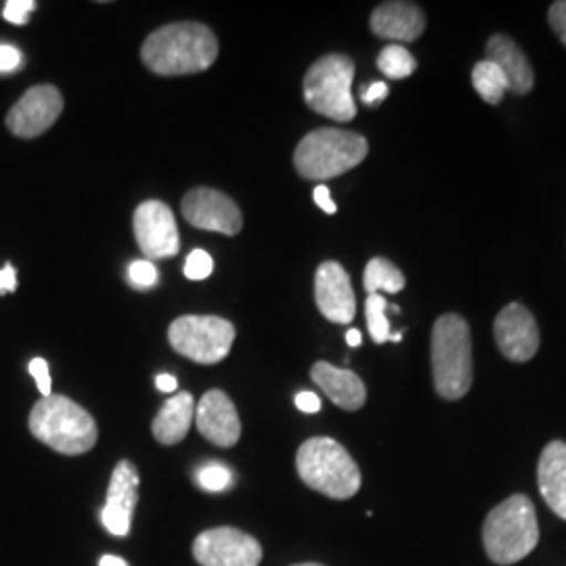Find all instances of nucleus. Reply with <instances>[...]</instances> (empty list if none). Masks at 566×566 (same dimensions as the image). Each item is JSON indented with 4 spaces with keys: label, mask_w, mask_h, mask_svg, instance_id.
Listing matches in <instances>:
<instances>
[{
    "label": "nucleus",
    "mask_w": 566,
    "mask_h": 566,
    "mask_svg": "<svg viewBox=\"0 0 566 566\" xmlns=\"http://www.w3.org/2000/svg\"><path fill=\"white\" fill-rule=\"evenodd\" d=\"M219 55L214 32L196 21L168 23L143 42V63L160 76H182L208 70Z\"/></svg>",
    "instance_id": "obj_1"
},
{
    "label": "nucleus",
    "mask_w": 566,
    "mask_h": 566,
    "mask_svg": "<svg viewBox=\"0 0 566 566\" xmlns=\"http://www.w3.org/2000/svg\"><path fill=\"white\" fill-rule=\"evenodd\" d=\"M30 432L61 455H82L97 446L99 430L95 418L67 397H42L30 411Z\"/></svg>",
    "instance_id": "obj_2"
},
{
    "label": "nucleus",
    "mask_w": 566,
    "mask_h": 566,
    "mask_svg": "<svg viewBox=\"0 0 566 566\" xmlns=\"http://www.w3.org/2000/svg\"><path fill=\"white\" fill-rule=\"evenodd\" d=\"M430 359L439 397L447 401H458L465 397L474 378V365L470 327L464 317L449 313L437 319L432 327Z\"/></svg>",
    "instance_id": "obj_3"
},
{
    "label": "nucleus",
    "mask_w": 566,
    "mask_h": 566,
    "mask_svg": "<svg viewBox=\"0 0 566 566\" xmlns=\"http://www.w3.org/2000/svg\"><path fill=\"white\" fill-rule=\"evenodd\" d=\"M537 542V514L526 495H512L489 512L483 526V544L486 556L495 565H516L535 549Z\"/></svg>",
    "instance_id": "obj_4"
},
{
    "label": "nucleus",
    "mask_w": 566,
    "mask_h": 566,
    "mask_svg": "<svg viewBox=\"0 0 566 566\" xmlns=\"http://www.w3.org/2000/svg\"><path fill=\"white\" fill-rule=\"evenodd\" d=\"M296 470L306 486L329 500H350L361 489V470L338 441L315 437L296 453Z\"/></svg>",
    "instance_id": "obj_5"
},
{
    "label": "nucleus",
    "mask_w": 566,
    "mask_h": 566,
    "mask_svg": "<svg viewBox=\"0 0 566 566\" xmlns=\"http://www.w3.org/2000/svg\"><path fill=\"white\" fill-rule=\"evenodd\" d=\"M369 151L365 137L343 128H317L298 143L294 166L303 179H334L364 163Z\"/></svg>",
    "instance_id": "obj_6"
},
{
    "label": "nucleus",
    "mask_w": 566,
    "mask_h": 566,
    "mask_svg": "<svg viewBox=\"0 0 566 566\" xmlns=\"http://www.w3.org/2000/svg\"><path fill=\"white\" fill-rule=\"evenodd\" d=\"M355 61L340 53L325 55L315 61L304 76V102L325 118L350 122L357 116L353 99Z\"/></svg>",
    "instance_id": "obj_7"
},
{
    "label": "nucleus",
    "mask_w": 566,
    "mask_h": 566,
    "mask_svg": "<svg viewBox=\"0 0 566 566\" xmlns=\"http://www.w3.org/2000/svg\"><path fill=\"white\" fill-rule=\"evenodd\" d=\"M233 340L235 327L217 315H182L168 327L170 346L193 364H221Z\"/></svg>",
    "instance_id": "obj_8"
},
{
    "label": "nucleus",
    "mask_w": 566,
    "mask_h": 566,
    "mask_svg": "<svg viewBox=\"0 0 566 566\" xmlns=\"http://www.w3.org/2000/svg\"><path fill=\"white\" fill-rule=\"evenodd\" d=\"M191 554L202 566H259L263 560L259 539L233 526L202 531L191 546Z\"/></svg>",
    "instance_id": "obj_9"
},
{
    "label": "nucleus",
    "mask_w": 566,
    "mask_h": 566,
    "mask_svg": "<svg viewBox=\"0 0 566 566\" xmlns=\"http://www.w3.org/2000/svg\"><path fill=\"white\" fill-rule=\"evenodd\" d=\"M133 229L147 261L172 259L181 250L177 219L160 200H147L135 210Z\"/></svg>",
    "instance_id": "obj_10"
},
{
    "label": "nucleus",
    "mask_w": 566,
    "mask_h": 566,
    "mask_svg": "<svg viewBox=\"0 0 566 566\" xmlns=\"http://www.w3.org/2000/svg\"><path fill=\"white\" fill-rule=\"evenodd\" d=\"M63 112V97L51 84L32 86L7 114V128L21 139H34L46 133Z\"/></svg>",
    "instance_id": "obj_11"
},
{
    "label": "nucleus",
    "mask_w": 566,
    "mask_h": 566,
    "mask_svg": "<svg viewBox=\"0 0 566 566\" xmlns=\"http://www.w3.org/2000/svg\"><path fill=\"white\" fill-rule=\"evenodd\" d=\"M181 208L185 221L203 231H217L223 235H238L242 231L243 217L240 206L217 189H191L182 198Z\"/></svg>",
    "instance_id": "obj_12"
},
{
    "label": "nucleus",
    "mask_w": 566,
    "mask_h": 566,
    "mask_svg": "<svg viewBox=\"0 0 566 566\" xmlns=\"http://www.w3.org/2000/svg\"><path fill=\"white\" fill-rule=\"evenodd\" d=\"M495 343L502 355L514 364L531 361L539 350V327L531 311L523 304L512 303L495 317Z\"/></svg>",
    "instance_id": "obj_13"
},
{
    "label": "nucleus",
    "mask_w": 566,
    "mask_h": 566,
    "mask_svg": "<svg viewBox=\"0 0 566 566\" xmlns=\"http://www.w3.org/2000/svg\"><path fill=\"white\" fill-rule=\"evenodd\" d=\"M137 502H139V472L133 462L122 460L114 468L109 486H107V500L102 510L103 526L116 537H126L130 533V523H133Z\"/></svg>",
    "instance_id": "obj_14"
},
{
    "label": "nucleus",
    "mask_w": 566,
    "mask_h": 566,
    "mask_svg": "<svg viewBox=\"0 0 566 566\" xmlns=\"http://www.w3.org/2000/svg\"><path fill=\"white\" fill-rule=\"evenodd\" d=\"M315 303L325 319L334 324H350L355 319L357 298L350 277L343 264L325 261L315 273Z\"/></svg>",
    "instance_id": "obj_15"
},
{
    "label": "nucleus",
    "mask_w": 566,
    "mask_h": 566,
    "mask_svg": "<svg viewBox=\"0 0 566 566\" xmlns=\"http://www.w3.org/2000/svg\"><path fill=\"white\" fill-rule=\"evenodd\" d=\"M196 426L206 441L224 449L238 446L242 437L240 413L229 395L219 388L208 390L196 405Z\"/></svg>",
    "instance_id": "obj_16"
},
{
    "label": "nucleus",
    "mask_w": 566,
    "mask_h": 566,
    "mask_svg": "<svg viewBox=\"0 0 566 566\" xmlns=\"http://www.w3.org/2000/svg\"><path fill=\"white\" fill-rule=\"evenodd\" d=\"M371 32L385 41H418L426 30L424 11L413 2H382L371 13Z\"/></svg>",
    "instance_id": "obj_17"
},
{
    "label": "nucleus",
    "mask_w": 566,
    "mask_h": 566,
    "mask_svg": "<svg viewBox=\"0 0 566 566\" xmlns=\"http://www.w3.org/2000/svg\"><path fill=\"white\" fill-rule=\"evenodd\" d=\"M311 378L329 397V401L344 411H359L367 401L364 380L350 369L319 361L311 367Z\"/></svg>",
    "instance_id": "obj_18"
},
{
    "label": "nucleus",
    "mask_w": 566,
    "mask_h": 566,
    "mask_svg": "<svg viewBox=\"0 0 566 566\" xmlns=\"http://www.w3.org/2000/svg\"><path fill=\"white\" fill-rule=\"evenodd\" d=\"M486 60L493 61L504 72L512 93L526 95L535 86V74L523 49L506 34H495L489 39Z\"/></svg>",
    "instance_id": "obj_19"
},
{
    "label": "nucleus",
    "mask_w": 566,
    "mask_h": 566,
    "mask_svg": "<svg viewBox=\"0 0 566 566\" xmlns=\"http://www.w3.org/2000/svg\"><path fill=\"white\" fill-rule=\"evenodd\" d=\"M537 483L547 506L566 521V443L563 441H552L544 447L537 465Z\"/></svg>",
    "instance_id": "obj_20"
},
{
    "label": "nucleus",
    "mask_w": 566,
    "mask_h": 566,
    "mask_svg": "<svg viewBox=\"0 0 566 566\" xmlns=\"http://www.w3.org/2000/svg\"><path fill=\"white\" fill-rule=\"evenodd\" d=\"M196 418L193 395L182 390L170 397L154 418L151 432L160 446H179Z\"/></svg>",
    "instance_id": "obj_21"
},
{
    "label": "nucleus",
    "mask_w": 566,
    "mask_h": 566,
    "mask_svg": "<svg viewBox=\"0 0 566 566\" xmlns=\"http://www.w3.org/2000/svg\"><path fill=\"white\" fill-rule=\"evenodd\" d=\"M472 84H474V91L479 93V97L483 102L491 103V105L502 103L506 91H510V84H507L504 72L493 61L489 60L479 61L474 65Z\"/></svg>",
    "instance_id": "obj_22"
},
{
    "label": "nucleus",
    "mask_w": 566,
    "mask_h": 566,
    "mask_svg": "<svg viewBox=\"0 0 566 566\" xmlns=\"http://www.w3.org/2000/svg\"><path fill=\"white\" fill-rule=\"evenodd\" d=\"M364 285L367 294H399L405 287V275L399 266L386 261V259H371L365 266Z\"/></svg>",
    "instance_id": "obj_23"
},
{
    "label": "nucleus",
    "mask_w": 566,
    "mask_h": 566,
    "mask_svg": "<svg viewBox=\"0 0 566 566\" xmlns=\"http://www.w3.org/2000/svg\"><path fill=\"white\" fill-rule=\"evenodd\" d=\"M418 63L401 44H388L378 55V70L390 81H403L416 72Z\"/></svg>",
    "instance_id": "obj_24"
},
{
    "label": "nucleus",
    "mask_w": 566,
    "mask_h": 566,
    "mask_svg": "<svg viewBox=\"0 0 566 566\" xmlns=\"http://www.w3.org/2000/svg\"><path fill=\"white\" fill-rule=\"evenodd\" d=\"M388 303L382 294H369L365 301V317H367V327L369 336L376 344H385L390 340V322L386 317Z\"/></svg>",
    "instance_id": "obj_25"
},
{
    "label": "nucleus",
    "mask_w": 566,
    "mask_h": 566,
    "mask_svg": "<svg viewBox=\"0 0 566 566\" xmlns=\"http://www.w3.org/2000/svg\"><path fill=\"white\" fill-rule=\"evenodd\" d=\"M196 481H198V485L206 489V491H210V493H221L233 483V472L227 465L210 462V464L198 468Z\"/></svg>",
    "instance_id": "obj_26"
},
{
    "label": "nucleus",
    "mask_w": 566,
    "mask_h": 566,
    "mask_svg": "<svg viewBox=\"0 0 566 566\" xmlns=\"http://www.w3.org/2000/svg\"><path fill=\"white\" fill-rule=\"evenodd\" d=\"M214 271V261L206 250H193L185 261V277L191 282H202Z\"/></svg>",
    "instance_id": "obj_27"
},
{
    "label": "nucleus",
    "mask_w": 566,
    "mask_h": 566,
    "mask_svg": "<svg viewBox=\"0 0 566 566\" xmlns=\"http://www.w3.org/2000/svg\"><path fill=\"white\" fill-rule=\"evenodd\" d=\"M160 280L158 269L151 261H135L128 266V282L139 290H149Z\"/></svg>",
    "instance_id": "obj_28"
},
{
    "label": "nucleus",
    "mask_w": 566,
    "mask_h": 566,
    "mask_svg": "<svg viewBox=\"0 0 566 566\" xmlns=\"http://www.w3.org/2000/svg\"><path fill=\"white\" fill-rule=\"evenodd\" d=\"M36 11V2L34 0H9L4 4L2 18L15 25H25L30 20V13Z\"/></svg>",
    "instance_id": "obj_29"
},
{
    "label": "nucleus",
    "mask_w": 566,
    "mask_h": 566,
    "mask_svg": "<svg viewBox=\"0 0 566 566\" xmlns=\"http://www.w3.org/2000/svg\"><path fill=\"white\" fill-rule=\"evenodd\" d=\"M23 65V55L13 44H0V76L13 74Z\"/></svg>",
    "instance_id": "obj_30"
},
{
    "label": "nucleus",
    "mask_w": 566,
    "mask_h": 566,
    "mask_svg": "<svg viewBox=\"0 0 566 566\" xmlns=\"http://www.w3.org/2000/svg\"><path fill=\"white\" fill-rule=\"evenodd\" d=\"M547 21L552 25V30L556 32V36L566 46V0H558L549 7L547 11Z\"/></svg>",
    "instance_id": "obj_31"
},
{
    "label": "nucleus",
    "mask_w": 566,
    "mask_h": 566,
    "mask_svg": "<svg viewBox=\"0 0 566 566\" xmlns=\"http://www.w3.org/2000/svg\"><path fill=\"white\" fill-rule=\"evenodd\" d=\"M28 369H30V374L34 376V380H36V386H39L42 397H51L53 392H51V371H49V364L39 357V359H32V361H30Z\"/></svg>",
    "instance_id": "obj_32"
},
{
    "label": "nucleus",
    "mask_w": 566,
    "mask_h": 566,
    "mask_svg": "<svg viewBox=\"0 0 566 566\" xmlns=\"http://www.w3.org/2000/svg\"><path fill=\"white\" fill-rule=\"evenodd\" d=\"M388 97V84L386 82H374L367 88L361 91V99L367 105H376V103L385 102Z\"/></svg>",
    "instance_id": "obj_33"
},
{
    "label": "nucleus",
    "mask_w": 566,
    "mask_h": 566,
    "mask_svg": "<svg viewBox=\"0 0 566 566\" xmlns=\"http://www.w3.org/2000/svg\"><path fill=\"white\" fill-rule=\"evenodd\" d=\"M18 290V271L13 264H4L0 269V294H7V292H15Z\"/></svg>",
    "instance_id": "obj_34"
},
{
    "label": "nucleus",
    "mask_w": 566,
    "mask_h": 566,
    "mask_svg": "<svg viewBox=\"0 0 566 566\" xmlns=\"http://www.w3.org/2000/svg\"><path fill=\"white\" fill-rule=\"evenodd\" d=\"M313 198H315V203L324 210L325 214H336L338 208H336V203L332 200V193H329V189L325 185H317L315 187Z\"/></svg>",
    "instance_id": "obj_35"
},
{
    "label": "nucleus",
    "mask_w": 566,
    "mask_h": 566,
    "mask_svg": "<svg viewBox=\"0 0 566 566\" xmlns=\"http://www.w3.org/2000/svg\"><path fill=\"white\" fill-rule=\"evenodd\" d=\"M296 407L304 411V413H317L322 409V401L315 392H298L296 395Z\"/></svg>",
    "instance_id": "obj_36"
},
{
    "label": "nucleus",
    "mask_w": 566,
    "mask_h": 566,
    "mask_svg": "<svg viewBox=\"0 0 566 566\" xmlns=\"http://www.w3.org/2000/svg\"><path fill=\"white\" fill-rule=\"evenodd\" d=\"M156 386H158L163 392H175V390L179 388V380H177L175 376H170V374H160V376L156 378Z\"/></svg>",
    "instance_id": "obj_37"
},
{
    "label": "nucleus",
    "mask_w": 566,
    "mask_h": 566,
    "mask_svg": "<svg viewBox=\"0 0 566 566\" xmlns=\"http://www.w3.org/2000/svg\"><path fill=\"white\" fill-rule=\"evenodd\" d=\"M361 340H364V336H361L359 329H348L346 332V343H348V346H359Z\"/></svg>",
    "instance_id": "obj_38"
},
{
    "label": "nucleus",
    "mask_w": 566,
    "mask_h": 566,
    "mask_svg": "<svg viewBox=\"0 0 566 566\" xmlns=\"http://www.w3.org/2000/svg\"><path fill=\"white\" fill-rule=\"evenodd\" d=\"M99 566H128V563L122 560L118 556H103Z\"/></svg>",
    "instance_id": "obj_39"
},
{
    "label": "nucleus",
    "mask_w": 566,
    "mask_h": 566,
    "mask_svg": "<svg viewBox=\"0 0 566 566\" xmlns=\"http://www.w3.org/2000/svg\"><path fill=\"white\" fill-rule=\"evenodd\" d=\"M390 340H392V343H401V340H403V334H390Z\"/></svg>",
    "instance_id": "obj_40"
},
{
    "label": "nucleus",
    "mask_w": 566,
    "mask_h": 566,
    "mask_svg": "<svg viewBox=\"0 0 566 566\" xmlns=\"http://www.w3.org/2000/svg\"><path fill=\"white\" fill-rule=\"evenodd\" d=\"M292 566H324V565H317V563H304V565H292Z\"/></svg>",
    "instance_id": "obj_41"
}]
</instances>
